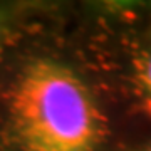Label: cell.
<instances>
[{"label": "cell", "instance_id": "obj_1", "mask_svg": "<svg viewBox=\"0 0 151 151\" xmlns=\"http://www.w3.org/2000/svg\"><path fill=\"white\" fill-rule=\"evenodd\" d=\"M9 121L22 151H97L108 121L96 96L69 65L34 59L9 92Z\"/></svg>", "mask_w": 151, "mask_h": 151}, {"label": "cell", "instance_id": "obj_2", "mask_svg": "<svg viewBox=\"0 0 151 151\" xmlns=\"http://www.w3.org/2000/svg\"><path fill=\"white\" fill-rule=\"evenodd\" d=\"M131 81L141 113L151 119V47L133 60Z\"/></svg>", "mask_w": 151, "mask_h": 151}, {"label": "cell", "instance_id": "obj_3", "mask_svg": "<svg viewBox=\"0 0 151 151\" xmlns=\"http://www.w3.org/2000/svg\"><path fill=\"white\" fill-rule=\"evenodd\" d=\"M10 25H12L10 10L4 2H0V49L7 42V37L10 34Z\"/></svg>", "mask_w": 151, "mask_h": 151}, {"label": "cell", "instance_id": "obj_4", "mask_svg": "<svg viewBox=\"0 0 151 151\" xmlns=\"http://www.w3.org/2000/svg\"><path fill=\"white\" fill-rule=\"evenodd\" d=\"M101 2L114 10H131L136 5H139L141 0H101Z\"/></svg>", "mask_w": 151, "mask_h": 151}, {"label": "cell", "instance_id": "obj_5", "mask_svg": "<svg viewBox=\"0 0 151 151\" xmlns=\"http://www.w3.org/2000/svg\"><path fill=\"white\" fill-rule=\"evenodd\" d=\"M139 151H151V143L148 146H145V148H143V150H139Z\"/></svg>", "mask_w": 151, "mask_h": 151}]
</instances>
